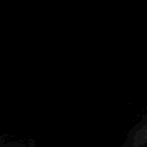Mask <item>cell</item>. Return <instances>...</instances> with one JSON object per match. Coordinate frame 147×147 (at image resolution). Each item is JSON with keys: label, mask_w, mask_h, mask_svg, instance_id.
<instances>
[{"label": "cell", "mask_w": 147, "mask_h": 147, "mask_svg": "<svg viewBox=\"0 0 147 147\" xmlns=\"http://www.w3.org/2000/svg\"><path fill=\"white\" fill-rule=\"evenodd\" d=\"M121 147H147V113L129 131Z\"/></svg>", "instance_id": "cell-1"}, {"label": "cell", "mask_w": 147, "mask_h": 147, "mask_svg": "<svg viewBox=\"0 0 147 147\" xmlns=\"http://www.w3.org/2000/svg\"><path fill=\"white\" fill-rule=\"evenodd\" d=\"M0 147H33L29 142H4L0 143Z\"/></svg>", "instance_id": "cell-2"}]
</instances>
